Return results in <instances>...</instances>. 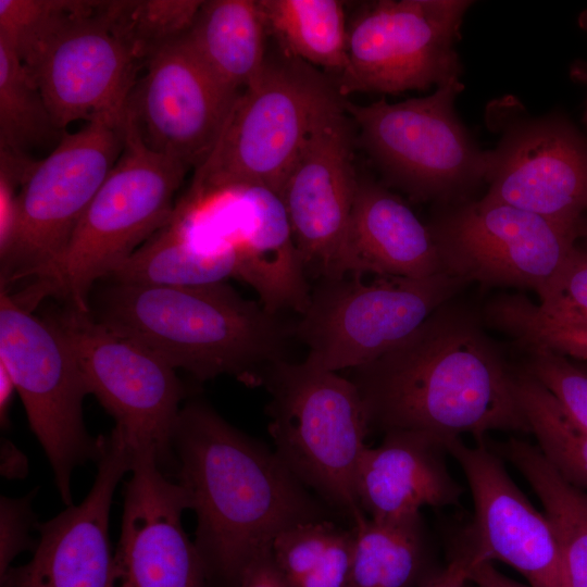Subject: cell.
<instances>
[{
  "instance_id": "obj_21",
  "label": "cell",
  "mask_w": 587,
  "mask_h": 587,
  "mask_svg": "<svg viewBox=\"0 0 587 587\" xmlns=\"http://www.w3.org/2000/svg\"><path fill=\"white\" fill-rule=\"evenodd\" d=\"M384 434L378 446L363 450L357 469V495L367 517L394 521L460 503L463 488L448 469L441 440L414 430Z\"/></svg>"
},
{
  "instance_id": "obj_34",
  "label": "cell",
  "mask_w": 587,
  "mask_h": 587,
  "mask_svg": "<svg viewBox=\"0 0 587 587\" xmlns=\"http://www.w3.org/2000/svg\"><path fill=\"white\" fill-rule=\"evenodd\" d=\"M539 298L537 308L548 317L587 321V249L575 247Z\"/></svg>"
},
{
  "instance_id": "obj_13",
  "label": "cell",
  "mask_w": 587,
  "mask_h": 587,
  "mask_svg": "<svg viewBox=\"0 0 587 587\" xmlns=\"http://www.w3.org/2000/svg\"><path fill=\"white\" fill-rule=\"evenodd\" d=\"M61 328L92 394L130 448H151L161 470L175 474L173 439L185 388L161 357L65 305L47 313Z\"/></svg>"
},
{
  "instance_id": "obj_8",
  "label": "cell",
  "mask_w": 587,
  "mask_h": 587,
  "mask_svg": "<svg viewBox=\"0 0 587 587\" xmlns=\"http://www.w3.org/2000/svg\"><path fill=\"white\" fill-rule=\"evenodd\" d=\"M467 283L447 272L425 278L362 276L326 279L292 334L308 348L304 363L338 373L369 364L413 334Z\"/></svg>"
},
{
  "instance_id": "obj_11",
  "label": "cell",
  "mask_w": 587,
  "mask_h": 587,
  "mask_svg": "<svg viewBox=\"0 0 587 587\" xmlns=\"http://www.w3.org/2000/svg\"><path fill=\"white\" fill-rule=\"evenodd\" d=\"M101 1L59 0L49 20L16 52L57 124L120 120L143 66L116 38Z\"/></svg>"
},
{
  "instance_id": "obj_40",
  "label": "cell",
  "mask_w": 587,
  "mask_h": 587,
  "mask_svg": "<svg viewBox=\"0 0 587 587\" xmlns=\"http://www.w3.org/2000/svg\"><path fill=\"white\" fill-rule=\"evenodd\" d=\"M16 391L13 379L7 369L0 364V422L1 427L7 428L10 425L9 411Z\"/></svg>"
},
{
  "instance_id": "obj_1",
  "label": "cell",
  "mask_w": 587,
  "mask_h": 587,
  "mask_svg": "<svg viewBox=\"0 0 587 587\" xmlns=\"http://www.w3.org/2000/svg\"><path fill=\"white\" fill-rule=\"evenodd\" d=\"M370 427L444 444L490 432L530 433L517 377L477 320L449 302L395 348L354 370Z\"/></svg>"
},
{
  "instance_id": "obj_28",
  "label": "cell",
  "mask_w": 587,
  "mask_h": 587,
  "mask_svg": "<svg viewBox=\"0 0 587 587\" xmlns=\"http://www.w3.org/2000/svg\"><path fill=\"white\" fill-rule=\"evenodd\" d=\"M353 546V527L324 519L285 529L271 552L289 587H351Z\"/></svg>"
},
{
  "instance_id": "obj_42",
  "label": "cell",
  "mask_w": 587,
  "mask_h": 587,
  "mask_svg": "<svg viewBox=\"0 0 587 587\" xmlns=\"http://www.w3.org/2000/svg\"><path fill=\"white\" fill-rule=\"evenodd\" d=\"M582 236H585L587 238V225L585 226V229L583 232V235Z\"/></svg>"
},
{
  "instance_id": "obj_32",
  "label": "cell",
  "mask_w": 587,
  "mask_h": 587,
  "mask_svg": "<svg viewBox=\"0 0 587 587\" xmlns=\"http://www.w3.org/2000/svg\"><path fill=\"white\" fill-rule=\"evenodd\" d=\"M492 327L511 336L522 348L587 360V321L557 320L521 295H501L485 308Z\"/></svg>"
},
{
  "instance_id": "obj_20",
  "label": "cell",
  "mask_w": 587,
  "mask_h": 587,
  "mask_svg": "<svg viewBox=\"0 0 587 587\" xmlns=\"http://www.w3.org/2000/svg\"><path fill=\"white\" fill-rule=\"evenodd\" d=\"M133 450L116 429L99 436L95 482L79 504L37 522L32 559L0 576L1 587H111L109 524L114 490L130 472Z\"/></svg>"
},
{
  "instance_id": "obj_7",
  "label": "cell",
  "mask_w": 587,
  "mask_h": 587,
  "mask_svg": "<svg viewBox=\"0 0 587 587\" xmlns=\"http://www.w3.org/2000/svg\"><path fill=\"white\" fill-rule=\"evenodd\" d=\"M461 79L428 96L366 105L345 100L359 143L394 186L414 201L438 205L472 199L485 182L487 150H482L455 111Z\"/></svg>"
},
{
  "instance_id": "obj_10",
  "label": "cell",
  "mask_w": 587,
  "mask_h": 587,
  "mask_svg": "<svg viewBox=\"0 0 587 587\" xmlns=\"http://www.w3.org/2000/svg\"><path fill=\"white\" fill-rule=\"evenodd\" d=\"M125 136V116L97 118L66 132L36 162L20 188L15 229L0 255L1 289L48 273L117 162Z\"/></svg>"
},
{
  "instance_id": "obj_33",
  "label": "cell",
  "mask_w": 587,
  "mask_h": 587,
  "mask_svg": "<svg viewBox=\"0 0 587 587\" xmlns=\"http://www.w3.org/2000/svg\"><path fill=\"white\" fill-rule=\"evenodd\" d=\"M529 353L526 372L555 398L574 422L587 429V370L555 353Z\"/></svg>"
},
{
  "instance_id": "obj_27",
  "label": "cell",
  "mask_w": 587,
  "mask_h": 587,
  "mask_svg": "<svg viewBox=\"0 0 587 587\" xmlns=\"http://www.w3.org/2000/svg\"><path fill=\"white\" fill-rule=\"evenodd\" d=\"M267 34L278 47L324 73H342L348 23L338 0H258Z\"/></svg>"
},
{
  "instance_id": "obj_14",
  "label": "cell",
  "mask_w": 587,
  "mask_h": 587,
  "mask_svg": "<svg viewBox=\"0 0 587 587\" xmlns=\"http://www.w3.org/2000/svg\"><path fill=\"white\" fill-rule=\"evenodd\" d=\"M500 132L487 150L485 199L540 215L579 237L587 212V137L563 113L529 115L509 97L489 108Z\"/></svg>"
},
{
  "instance_id": "obj_39",
  "label": "cell",
  "mask_w": 587,
  "mask_h": 587,
  "mask_svg": "<svg viewBox=\"0 0 587 587\" xmlns=\"http://www.w3.org/2000/svg\"><path fill=\"white\" fill-rule=\"evenodd\" d=\"M470 579L474 587H532L502 574L492 563H484L475 567L471 572Z\"/></svg>"
},
{
  "instance_id": "obj_31",
  "label": "cell",
  "mask_w": 587,
  "mask_h": 587,
  "mask_svg": "<svg viewBox=\"0 0 587 587\" xmlns=\"http://www.w3.org/2000/svg\"><path fill=\"white\" fill-rule=\"evenodd\" d=\"M519 396L537 447L560 475L587 491V429L526 371L516 373Z\"/></svg>"
},
{
  "instance_id": "obj_36",
  "label": "cell",
  "mask_w": 587,
  "mask_h": 587,
  "mask_svg": "<svg viewBox=\"0 0 587 587\" xmlns=\"http://www.w3.org/2000/svg\"><path fill=\"white\" fill-rule=\"evenodd\" d=\"M466 535L464 529L459 533L447 564L437 569L422 587L471 586V572L478 566V563L473 544Z\"/></svg>"
},
{
  "instance_id": "obj_35",
  "label": "cell",
  "mask_w": 587,
  "mask_h": 587,
  "mask_svg": "<svg viewBox=\"0 0 587 587\" xmlns=\"http://www.w3.org/2000/svg\"><path fill=\"white\" fill-rule=\"evenodd\" d=\"M35 494L36 490L18 498L0 497V576L21 552L36 547L30 537L38 522L32 509Z\"/></svg>"
},
{
  "instance_id": "obj_6",
  "label": "cell",
  "mask_w": 587,
  "mask_h": 587,
  "mask_svg": "<svg viewBox=\"0 0 587 587\" xmlns=\"http://www.w3.org/2000/svg\"><path fill=\"white\" fill-rule=\"evenodd\" d=\"M125 133L117 162L63 253L34 280L46 298H59L83 312H89L96 284L172 221L175 193L189 170L146 147L126 115Z\"/></svg>"
},
{
  "instance_id": "obj_43",
  "label": "cell",
  "mask_w": 587,
  "mask_h": 587,
  "mask_svg": "<svg viewBox=\"0 0 587 587\" xmlns=\"http://www.w3.org/2000/svg\"><path fill=\"white\" fill-rule=\"evenodd\" d=\"M470 587H474V586L472 585V583H471V586H470Z\"/></svg>"
},
{
  "instance_id": "obj_12",
  "label": "cell",
  "mask_w": 587,
  "mask_h": 587,
  "mask_svg": "<svg viewBox=\"0 0 587 587\" xmlns=\"http://www.w3.org/2000/svg\"><path fill=\"white\" fill-rule=\"evenodd\" d=\"M469 0H377L348 23L339 93L399 95L461 79L457 51Z\"/></svg>"
},
{
  "instance_id": "obj_17",
  "label": "cell",
  "mask_w": 587,
  "mask_h": 587,
  "mask_svg": "<svg viewBox=\"0 0 587 587\" xmlns=\"http://www.w3.org/2000/svg\"><path fill=\"white\" fill-rule=\"evenodd\" d=\"M184 37L147 62L125 115L150 150L197 168L214 148L240 92L222 84Z\"/></svg>"
},
{
  "instance_id": "obj_2",
  "label": "cell",
  "mask_w": 587,
  "mask_h": 587,
  "mask_svg": "<svg viewBox=\"0 0 587 587\" xmlns=\"http://www.w3.org/2000/svg\"><path fill=\"white\" fill-rule=\"evenodd\" d=\"M173 449L174 475L191 499L193 541L210 587H234L249 562L285 529L339 519L275 451L202 400L182 407Z\"/></svg>"
},
{
  "instance_id": "obj_4",
  "label": "cell",
  "mask_w": 587,
  "mask_h": 587,
  "mask_svg": "<svg viewBox=\"0 0 587 587\" xmlns=\"http://www.w3.org/2000/svg\"><path fill=\"white\" fill-rule=\"evenodd\" d=\"M335 79L278 48L237 98L208 158L195 168L178 209L223 192L262 188L280 196L311 132L342 104Z\"/></svg>"
},
{
  "instance_id": "obj_26",
  "label": "cell",
  "mask_w": 587,
  "mask_h": 587,
  "mask_svg": "<svg viewBox=\"0 0 587 587\" xmlns=\"http://www.w3.org/2000/svg\"><path fill=\"white\" fill-rule=\"evenodd\" d=\"M354 529L351 587H422L435 573L422 514L363 517Z\"/></svg>"
},
{
  "instance_id": "obj_41",
  "label": "cell",
  "mask_w": 587,
  "mask_h": 587,
  "mask_svg": "<svg viewBox=\"0 0 587 587\" xmlns=\"http://www.w3.org/2000/svg\"><path fill=\"white\" fill-rule=\"evenodd\" d=\"M583 120H584V123H585L586 126H587V100H586V105H585V111H584Z\"/></svg>"
},
{
  "instance_id": "obj_30",
  "label": "cell",
  "mask_w": 587,
  "mask_h": 587,
  "mask_svg": "<svg viewBox=\"0 0 587 587\" xmlns=\"http://www.w3.org/2000/svg\"><path fill=\"white\" fill-rule=\"evenodd\" d=\"M202 4L199 0H109L100 12L110 30L143 67L183 38Z\"/></svg>"
},
{
  "instance_id": "obj_22",
  "label": "cell",
  "mask_w": 587,
  "mask_h": 587,
  "mask_svg": "<svg viewBox=\"0 0 587 587\" xmlns=\"http://www.w3.org/2000/svg\"><path fill=\"white\" fill-rule=\"evenodd\" d=\"M347 263L354 276L425 278L444 272L428 225L386 185L362 177L349 220Z\"/></svg>"
},
{
  "instance_id": "obj_19",
  "label": "cell",
  "mask_w": 587,
  "mask_h": 587,
  "mask_svg": "<svg viewBox=\"0 0 587 587\" xmlns=\"http://www.w3.org/2000/svg\"><path fill=\"white\" fill-rule=\"evenodd\" d=\"M460 465L474 505L465 526L477 562H502L532 587H569L551 525L517 487L502 458L485 442L467 446L461 438L445 442Z\"/></svg>"
},
{
  "instance_id": "obj_29",
  "label": "cell",
  "mask_w": 587,
  "mask_h": 587,
  "mask_svg": "<svg viewBox=\"0 0 587 587\" xmlns=\"http://www.w3.org/2000/svg\"><path fill=\"white\" fill-rule=\"evenodd\" d=\"M65 134L27 70L0 40V151L34 159L36 151L53 150Z\"/></svg>"
},
{
  "instance_id": "obj_9",
  "label": "cell",
  "mask_w": 587,
  "mask_h": 587,
  "mask_svg": "<svg viewBox=\"0 0 587 587\" xmlns=\"http://www.w3.org/2000/svg\"><path fill=\"white\" fill-rule=\"evenodd\" d=\"M0 364L13 379L63 502L73 504L74 470L88 460L96 461L99 453V437L88 434L83 417V401L89 390L57 323L48 314L36 315L2 289Z\"/></svg>"
},
{
  "instance_id": "obj_3",
  "label": "cell",
  "mask_w": 587,
  "mask_h": 587,
  "mask_svg": "<svg viewBox=\"0 0 587 587\" xmlns=\"http://www.w3.org/2000/svg\"><path fill=\"white\" fill-rule=\"evenodd\" d=\"M89 314L200 382L229 375L263 385L294 336L292 326L226 282L191 287L109 282L90 298Z\"/></svg>"
},
{
  "instance_id": "obj_18",
  "label": "cell",
  "mask_w": 587,
  "mask_h": 587,
  "mask_svg": "<svg viewBox=\"0 0 587 587\" xmlns=\"http://www.w3.org/2000/svg\"><path fill=\"white\" fill-rule=\"evenodd\" d=\"M132 450L111 587H210L182 524L183 512L191 509L189 492L161 470L151 448Z\"/></svg>"
},
{
  "instance_id": "obj_16",
  "label": "cell",
  "mask_w": 587,
  "mask_h": 587,
  "mask_svg": "<svg viewBox=\"0 0 587 587\" xmlns=\"http://www.w3.org/2000/svg\"><path fill=\"white\" fill-rule=\"evenodd\" d=\"M344 103L317 122L279 196L307 276L321 280L349 275L347 234L359 176L354 125Z\"/></svg>"
},
{
  "instance_id": "obj_23",
  "label": "cell",
  "mask_w": 587,
  "mask_h": 587,
  "mask_svg": "<svg viewBox=\"0 0 587 587\" xmlns=\"http://www.w3.org/2000/svg\"><path fill=\"white\" fill-rule=\"evenodd\" d=\"M267 35L258 0H209L184 38L222 84L241 92L264 67Z\"/></svg>"
},
{
  "instance_id": "obj_24",
  "label": "cell",
  "mask_w": 587,
  "mask_h": 587,
  "mask_svg": "<svg viewBox=\"0 0 587 587\" xmlns=\"http://www.w3.org/2000/svg\"><path fill=\"white\" fill-rule=\"evenodd\" d=\"M241 257L229 246L205 248L190 237L185 223L173 215L172 221L104 280L117 284L191 287L238 279Z\"/></svg>"
},
{
  "instance_id": "obj_15",
  "label": "cell",
  "mask_w": 587,
  "mask_h": 587,
  "mask_svg": "<svg viewBox=\"0 0 587 587\" xmlns=\"http://www.w3.org/2000/svg\"><path fill=\"white\" fill-rule=\"evenodd\" d=\"M427 225L444 272L467 284L530 288L538 296L579 237L540 215L484 197L439 205Z\"/></svg>"
},
{
  "instance_id": "obj_37",
  "label": "cell",
  "mask_w": 587,
  "mask_h": 587,
  "mask_svg": "<svg viewBox=\"0 0 587 587\" xmlns=\"http://www.w3.org/2000/svg\"><path fill=\"white\" fill-rule=\"evenodd\" d=\"M234 587H289L272 557L271 547L255 555Z\"/></svg>"
},
{
  "instance_id": "obj_5",
  "label": "cell",
  "mask_w": 587,
  "mask_h": 587,
  "mask_svg": "<svg viewBox=\"0 0 587 587\" xmlns=\"http://www.w3.org/2000/svg\"><path fill=\"white\" fill-rule=\"evenodd\" d=\"M263 385L271 394L268 432L289 471L342 522L363 517L355 488L358 463L371 432L355 384L336 372L285 360Z\"/></svg>"
},
{
  "instance_id": "obj_25",
  "label": "cell",
  "mask_w": 587,
  "mask_h": 587,
  "mask_svg": "<svg viewBox=\"0 0 587 587\" xmlns=\"http://www.w3.org/2000/svg\"><path fill=\"white\" fill-rule=\"evenodd\" d=\"M538 497L564 565L569 587H587V491L565 480L536 445L516 437L496 445Z\"/></svg>"
},
{
  "instance_id": "obj_38",
  "label": "cell",
  "mask_w": 587,
  "mask_h": 587,
  "mask_svg": "<svg viewBox=\"0 0 587 587\" xmlns=\"http://www.w3.org/2000/svg\"><path fill=\"white\" fill-rule=\"evenodd\" d=\"M0 471L5 478H24L28 473L25 454L10 440L2 439L0 447Z\"/></svg>"
}]
</instances>
